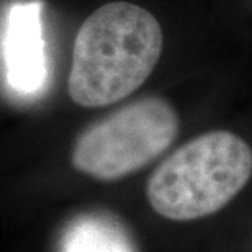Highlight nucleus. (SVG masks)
Here are the masks:
<instances>
[{"instance_id": "nucleus-2", "label": "nucleus", "mask_w": 252, "mask_h": 252, "mask_svg": "<svg viewBox=\"0 0 252 252\" xmlns=\"http://www.w3.org/2000/svg\"><path fill=\"white\" fill-rule=\"evenodd\" d=\"M252 175V149L231 131H208L180 146L151 174L149 205L174 221H191L224 208Z\"/></svg>"}, {"instance_id": "nucleus-3", "label": "nucleus", "mask_w": 252, "mask_h": 252, "mask_svg": "<svg viewBox=\"0 0 252 252\" xmlns=\"http://www.w3.org/2000/svg\"><path fill=\"white\" fill-rule=\"evenodd\" d=\"M179 128V115L167 100L141 97L87 126L74 143L72 165L98 180L126 177L165 153Z\"/></svg>"}, {"instance_id": "nucleus-1", "label": "nucleus", "mask_w": 252, "mask_h": 252, "mask_svg": "<svg viewBox=\"0 0 252 252\" xmlns=\"http://www.w3.org/2000/svg\"><path fill=\"white\" fill-rule=\"evenodd\" d=\"M158 18L136 3L115 0L90 13L74 39L67 90L80 107H107L136 92L162 54Z\"/></svg>"}, {"instance_id": "nucleus-4", "label": "nucleus", "mask_w": 252, "mask_h": 252, "mask_svg": "<svg viewBox=\"0 0 252 252\" xmlns=\"http://www.w3.org/2000/svg\"><path fill=\"white\" fill-rule=\"evenodd\" d=\"M7 79L15 92L36 94L48 77L39 2L13 5L5 34Z\"/></svg>"}, {"instance_id": "nucleus-5", "label": "nucleus", "mask_w": 252, "mask_h": 252, "mask_svg": "<svg viewBox=\"0 0 252 252\" xmlns=\"http://www.w3.org/2000/svg\"><path fill=\"white\" fill-rule=\"evenodd\" d=\"M61 252H136L118 223L105 216H80L63 236Z\"/></svg>"}]
</instances>
